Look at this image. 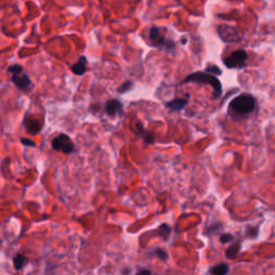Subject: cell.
Segmentation results:
<instances>
[{"mask_svg":"<svg viewBox=\"0 0 275 275\" xmlns=\"http://www.w3.org/2000/svg\"><path fill=\"white\" fill-rule=\"evenodd\" d=\"M188 82H195V83H203V84H209L211 85L214 88V97L215 98H218L222 95V85L221 82L216 79V77L208 75L207 72H196V74H192L188 76L184 80V83H188Z\"/></svg>","mask_w":275,"mask_h":275,"instance_id":"6da1fadb","label":"cell"},{"mask_svg":"<svg viewBox=\"0 0 275 275\" xmlns=\"http://www.w3.org/2000/svg\"><path fill=\"white\" fill-rule=\"evenodd\" d=\"M255 104L256 101L254 97L244 94L237 97V98H234L230 103V108L234 112L238 113V114L245 115L255 109Z\"/></svg>","mask_w":275,"mask_h":275,"instance_id":"7a4b0ae2","label":"cell"},{"mask_svg":"<svg viewBox=\"0 0 275 275\" xmlns=\"http://www.w3.org/2000/svg\"><path fill=\"white\" fill-rule=\"evenodd\" d=\"M247 54L244 50H237L224 59L225 64L231 69H241L246 66Z\"/></svg>","mask_w":275,"mask_h":275,"instance_id":"3957f363","label":"cell"},{"mask_svg":"<svg viewBox=\"0 0 275 275\" xmlns=\"http://www.w3.org/2000/svg\"><path fill=\"white\" fill-rule=\"evenodd\" d=\"M52 147L54 151L63 152L66 154H70L75 150V144L72 143L71 139L66 134H59L53 139Z\"/></svg>","mask_w":275,"mask_h":275,"instance_id":"277c9868","label":"cell"},{"mask_svg":"<svg viewBox=\"0 0 275 275\" xmlns=\"http://www.w3.org/2000/svg\"><path fill=\"white\" fill-rule=\"evenodd\" d=\"M150 39L154 45L165 46L166 48H171L174 46L173 42L168 41L166 37L160 34V30L157 27H153L150 30Z\"/></svg>","mask_w":275,"mask_h":275,"instance_id":"5b68a950","label":"cell"},{"mask_svg":"<svg viewBox=\"0 0 275 275\" xmlns=\"http://www.w3.org/2000/svg\"><path fill=\"white\" fill-rule=\"evenodd\" d=\"M218 32H220L221 37L225 40V41L230 42V41H238L240 40L239 32L236 28L230 27V26H221L218 28Z\"/></svg>","mask_w":275,"mask_h":275,"instance_id":"8992f818","label":"cell"},{"mask_svg":"<svg viewBox=\"0 0 275 275\" xmlns=\"http://www.w3.org/2000/svg\"><path fill=\"white\" fill-rule=\"evenodd\" d=\"M123 112V104L116 99H111L106 104V113L110 116L120 114Z\"/></svg>","mask_w":275,"mask_h":275,"instance_id":"52a82bcc","label":"cell"},{"mask_svg":"<svg viewBox=\"0 0 275 275\" xmlns=\"http://www.w3.org/2000/svg\"><path fill=\"white\" fill-rule=\"evenodd\" d=\"M12 82L18 86L21 90H27L30 86L31 81L28 78L27 75H23V72L20 75H13L12 76Z\"/></svg>","mask_w":275,"mask_h":275,"instance_id":"ba28073f","label":"cell"},{"mask_svg":"<svg viewBox=\"0 0 275 275\" xmlns=\"http://www.w3.org/2000/svg\"><path fill=\"white\" fill-rule=\"evenodd\" d=\"M25 126L27 128V131L29 133L36 134L38 133L42 128V124L40 122L39 118L37 117H29L25 119Z\"/></svg>","mask_w":275,"mask_h":275,"instance_id":"9c48e42d","label":"cell"},{"mask_svg":"<svg viewBox=\"0 0 275 275\" xmlns=\"http://www.w3.org/2000/svg\"><path fill=\"white\" fill-rule=\"evenodd\" d=\"M71 70L77 76H83L85 74L86 70H87V61H86V58L84 57V56L80 57L78 62H76L74 66H72Z\"/></svg>","mask_w":275,"mask_h":275,"instance_id":"30bf717a","label":"cell"},{"mask_svg":"<svg viewBox=\"0 0 275 275\" xmlns=\"http://www.w3.org/2000/svg\"><path fill=\"white\" fill-rule=\"evenodd\" d=\"M187 103H188L187 98H177V99L167 102L166 106L173 111H181L182 109H184L186 106H187Z\"/></svg>","mask_w":275,"mask_h":275,"instance_id":"8fae6325","label":"cell"},{"mask_svg":"<svg viewBox=\"0 0 275 275\" xmlns=\"http://www.w3.org/2000/svg\"><path fill=\"white\" fill-rule=\"evenodd\" d=\"M27 262H28L27 257L22 255V254L16 255L14 258V266H15L16 270H20V269L24 268V266L27 264Z\"/></svg>","mask_w":275,"mask_h":275,"instance_id":"7c38bea8","label":"cell"},{"mask_svg":"<svg viewBox=\"0 0 275 275\" xmlns=\"http://www.w3.org/2000/svg\"><path fill=\"white\" fill-rule=\"evenodd\" d=\"M211 273L213 275H226L228 273V265L225 263H220L212 268Z\"/></svg>","mask_w":275,"mask_h":275,"instance_id":"4fadbf2b","label":"cell"},{"mask_svg":"<svg viewBox=\"0 0 275 275\" xmlns=\"http://www.w3.org/2000/svg\"><path fill=\"white\" fill-rule=\"evenodd\" d=\"M239 250H240V244L237 243V244L231 245V246L227 249V252H226V253H227V257H228V258H234V257H236V256L238 255Z\"/></svg>","mask_w":275,"mask_h":275,"instance_id":"5bb4252c","label":"cell"},{"mask_svg":"<svg viewBox=\"0 0 275 275\" xmlns=\"http://www.w3.org/2000/svg\"><path fill=\"white\" fill-rule=\"evenodd\" d=\"M9 72H12L13 75H20L23 72V68L20 64H13V66L9 68Z\"/></svg>","mask_w":275,"mask_h":275,"instance_id":"9a60e30c","label":"cell"},{"mask_svg":"<svg viewBox=\"0 0 275 275\" xmlns=\"http://www.w3.org/2000/svg\"><path fill=\"white\" fill-rule=\"evenodd\" d=\"M159 231H160V233H161V236L165 237V238H167V237L169 236L170 231H171V230H170L169 226H167V225H163V226H160Z\"/></svg>","mask_w":275,"mask_h":275,"instance_id":"2e32d148","label":"cell"},{"mask_svg":"<svg viewBox=\"0 0 275 275\" xmlns=\"http://www.w3.org/2000/svg\"><path fill=\"white\" fill-rule=\"evenodd\" d=\"M131 87H132V83H131V82H126V83H124L122 86H120V87L118 88V92H119V93L128 92L129 90H131Z\"/></svg>","mask_w":275,"mask_h":275,"instance_id":"e0dca14e","label":"cell"},{"mask_svg":"<svg viewBox=\"0 0 275 275\" xmlns=\"http://www.w3.org/2000/svg\"><path fill=\"white\" fill-rule=\"evenodd\" d=\"M232 240V236L230 233H226V234H223V236L221 237V242L222 243H228V242H230Z\"/></svg>","mask_w":275,"mask_h":275,"instance_id":"ac0fdd59","label":"cell"},{"mask_svg":"<svg viewBox=\"0 0 275 275\" xmlns=\"http://www.w3.org/2000/svg\"><path fill=\"white\" fill-rule=\"evenodd\" d=\"M156 254H157V256L160 258L161 260H166L167 258H168V255L166 254V252H165V250H163V249H157L156 250Z\"/></svg>","mask_w":275,"mask_h":275,"instance_id":"d6986e66","label":"cell"},{"mask_svg":"<svg viewBox=\"0 0 275 275\" xmlns=\"http://www.w3.org/2000/svg\"><path fill=\"white\" fill-rule=\"evenodd\" d=\"M22 142L24 145H30V147H35V143L28 139H22Z\"/></svg>","mask_w":275,"mask_h":275,"instance_id":"ffe728a7","label":"cell"},{"mask_svg":"<svg viewBox=\"0 0 275 275\" xmlns=\"http://www.w3.org/2000/svg\"><path fill=\"white\" fill-rule=\"evenodd\" d=\"M135 275H152V273L149 270H140Z\"/></svg>","mask_w":275,"mask_h":275,"instance_id":"44dd1931","label":"cell"}]
</instances>
